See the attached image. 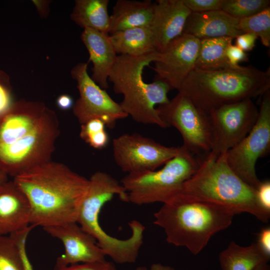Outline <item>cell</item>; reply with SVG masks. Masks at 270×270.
I'll use <instances>...</instances> for the list:
<instances>
[{
    "label": "cell",
    "mask_w": 270,
    "mask_h": 270,
    "mask_svg": "<svg viewBox=\"0 0 270 270\" xmlns=\"http://www.w3.org/2000/svg\"><path fill=\"white\" fill-rule=\"evenodd\" d=\"M12 180L30 204V225L44 228L77 222L88 179L64 164L50 160L19 174Z\"/></svg>",
    "instance_id": "6da1fadb"
},
{
    "label": "cell",
    "mask_w": 270,
    "mask_h": 270,
    "mask_svg": "<svg viewBox=\"0 0 270 270\" xmlns=\"http://www.w3.org/2000/svg\"><path fill=\"white\" fill-rule=\"evenodd\" d=\"M236 214L227 207L178 193L154 213V224L163 229L168 243L196 255L212 236L232 224Z\"/></svg>",
    "instance_id": "7a4b0ae2"
},
{
    "label": "cell",
    "mask_w": 270,
    "mask_h": 270,
    "mask_svg": "<svg viewBox=\"0 0 270 270\" xmlns=\"http://www.w3.org/2000/svg\"><path fill=\"white\" fill-rule=\"evenodd\" d=\"M226 152H210L205 156L195 173L183 184L178 193L190 199L227 207L236 214H250L267 222L270 214L258 204L256 189L232 170L227 163Z\"/></svg>",
    "instance_id": "3957f363"
},
{
    "label": "cell",
    "mask_w": 270,
    "mask_h": 270,
    "mask_svg": "<svg viewBox=\"0 0 270 270\" xmlns=\"http://www.w3.org/2000/svg\"><path fill=\"white\" fill-rule=\"evenodd\" d=\"M270 88V68L239 65L217 70L194 68L178 91L208 114L222 105L262 96Z\"/></svg>",
    "instance_id": "277c9868"
},
{
    "label": "cell",
    "mask_w": 270,
    "mask_h": 270,
    "mask_svg": "<svg viewBox=\"0 0 270 270\" xmlns=\"http://www.w3.org/2000/svg\"><path fill=\"white\" fill-rule=\"evenodd\" d=\"M159 55L154 51L140 56H118L108 81L112 84L114 92L123 96L120 104L128 116L138 123L166 128L170 126L160 118L156 106L169 102L168 94L171 89L161 80L146 82L142 76L144 68Z\"/></svg>",
    "instance_id": "5b68a950"
},
{
    "label": "cell",
    "mask_w": 270,
    "mask_h": 270,
    "mask_svg": "<svg viewBox=\"0 0 270 270\" xmlns=\"http://www.w3.org/2000/svg\"><path fill=\"white\" fill-rule=\"evenodd\" d=\"M88 180V188L80 206L77 223L94 238L106 256L114 262L118 264L134 262L143 244L144 227L138 224H132L130 236L121 240L108 234L99 222L102 208L114 196L128 202L125 189L121 183L105 172H96Z\"/></svg>",
    "instance_id": "8992f818"
},
{
    "label": "cell",
    "mask_w": 270,
    "mask_h": 270,
    "mask_svg": "<svg viewBox=\"0 0 270 270\" xmlns=\"http://www.w3.org/2000/svg\"><path fill=\"white\" fill-rule=\"evenodd\" d=\"M200 162L184 146L159 170L128 174L121 180L128 202L137 205L166 202L178 194Z\"/></svg>",
    "instance_id": "52a82bcc"
},
{
    "label": "cell",
    "mask_w": 270,
    "mask_h": 270,
    "mask_svg": "<svg viewBox=\"0 0 270 270\" xmlns=\"http://www.w3.org/2000/svg\"><path fill=\"white\" fill-rule=\"evenodd\" d=\"M60 124L56 112L46 107L40 120L28 133L14 142L0 144V164L14 178L51 160Z\"/></svg>",
    "instance_id": "ba28073f"
},
{
    "label": "cell",
    "mask_w": 270,
    "mask_h": 270,
    "mask_svg": "<svg viewBox=\"0 0 270 270\" xmlns=\"http://www.w3.org/2000/svg\"><path fill=\"white\" fill-rule=\"evenodd\" d=\"M156 110L162 121L178 131L182 146L192 154L206 156L211 152L212 134L208 115L188 97L178 92L168 104L158 106Z\"/></svg>",
    "instance_id": "9c48e42d"
},
{
    "label": "cell",
    "mask_w": 270,
    "mask_h": 270,
    "mask_svg": "<svg viewBox=\"0 0 270 270\" xmlns=\"http://www.w3.org/2000/svg\"><path fill=\"white\" fill-rule=\"evenodd\" d=\"M270 150V92L262 95L257 121L250 132L226 152L228 165L244 182L256 189L261 181L256 176L258 160Z\"/></svg>",
    "instance_id": "30bf717a"
},
{
    "label": "cell",
    "mask_w": 270,
    "mask_h": 270,
    "mask_svg": "<svg viewBox=\"0 0 270 270\" xmlns=\"http://www.w3.org/2000/svg\"><path fill=\"white\" fill-rule=\"evenodd\" d=\"M180 146H166L139 134H124L112 141L116 164L128 174L152 171L179 152Z\"/></svg>",
    "instance_id": "8fae6325"
},
{
    "label": "cell",
    "mask_w": 270,
    "mask_h": 270,
    "mask_svg": "<svg viewBox=\"0 0 270 270\" xmlns=\"http://www.w3.org/2000/svg\"><path fill=\"white\" fill-rule=\"evenodd\" d=\"M212 134L211 152H226L240 142L252 130L258 110L252 99L226 104L208 114Z\"/></svg>",
    "instance_id": "7c38bea8"
},
{
    "label": "cell",
    "mask_w": 270,
    "mask_h": 270,
    "mask_svg": "<svg viewBox=\"0 0 270 270\" xmlns=\"http://www.w3.org/2000/svg\"><path fill=\"white\" fill-rule=\"evenodd\" d=\"M87 62H80L73 67L71 76L76 81L80 97L72 107L73 113L82 124L89 120H102L112 128L116 122L128 116L120 104L114 101L105 90L90 76Z\"/></svg>",
    "instance_id": "4fadbf2b"
},
{
    "label": "cell",
    "mask_w": 270,
    "mask_h": 270,
    "mask_svg": "<svg viewBox=\"0 0 270 270\" xmlns=\"http://www.w3.org/2000/svg\"><path fill=\"white\" fill-rule=\"evenodd\" d=\"M200 40L188 34L172 42L154 62L155 80H161L178 90L195 68Z\"/></svg>",
    "instance_id": "5bb4252c"
},
{
    "label": "cell",
    "mask_w": 270,
    "mask_h": 270,
    "mask_svg": "<svg viewBox=\"0 0 270 270\" xmlns=\"http://www.w3.org/2000/svg\"><path fill=\"white\" fill-rule=\"evenodd\" d=\"M43 228L64 244V252L58 258L56 266H66L106 260V256L94 238L77 222L48 226Z\"/></svg>",
    "instance_id": "9a60e30c"
},
{
    "label": "cell",
    "mask_w": 270,
    "mask_h": 270,
    "mask_svg": "<svg viewBox=\"0 0 270 270\" xmlns=\"http://www.w3.org/2000/svg\"><path fill=\"white\" fill-rule=\"evenodd\" d=\"M190 13L182 0H158L154 2L150 27L154 46L158 52H162L172 42L183 34Z\"/></svg>",
    "instance_id": "2e32d148"
},
{
    "label": "cell",
    "mask_w": 270,
    "mask_h": 270,
    "mask_svg": "<svg viewBox=\"0 0 270 270\" xmlns=\"http://www.w3.org/2000/svg\"><path fill=\"white\" fill-rule=\"evenodd\" d=\"M46 106L42 102L20 100L0 114V144L12 143L36 124Z\"/></svg>",
    "instance_id": "e0dca14e"
},
{
    "label": "cell",
    "mask_w": 270,
    "mask_h": 270,
    "mask_svg": "<svg viewBox=\"0 0 270 270\" xmlns=\"http://www.w3.org/2000/svg\"><path fill=\"white\" fill-rule=\"evenodd\" d=\"M31 208L24 192L13 180L0 185V236L10 235L30 226Z\"/></svg>",
    "instance_id": "ac0fdd59"
},
{
    "label": "cell",
    "mask_w": 270,
    "mask_h": 270,
    "mask_svg": "<svg viewBox=\"0 0 270 270\" xmlns=\"http://www.w3.org/2000/svg\"><path fill=\"white\" fill-rule=\"evenodd\" d=\"M239 19L222 10L205 12H191L186 22L183 34L200 40L219 37L235 38L244 32L237 28Z\"/></svg>",
    "instance_id": "d6986e66"
},
{
    "label": "cell",
    "mask_w": 270,
    "mask_h": 270,
    "mask_svg": "<svg viewBox=\"0 0 270 270\" xmlns=\"http://www.w3.org/2000/svg\"><path fill=\"white\" fill-rule=\"evenodd\" d=\"M81 40L93 64L91 78L102 89L108 88V76L118 56L109 40V34L85 28Z\"/></svg>",
    "instance_id": "ffe728a7"
},
{
    "label": "cell",
    "mask_w": 270,
    "mask_h": 270,
    "mask_svg": "<svg viewBox=\"0 0 270 270\" xmlns=\"http://www.w3.org/2000/svg\"><path fill=\"white\" fill-rule=\"evenodd\" d=\"M154 7V2L150 0H117L110 16L108 34L133 28L150 26Z\"/></svg>",
    "instance_id": "44dd1931"
},
{
    "label": "cell",
    "mask_w": 270,
    "mask_h": 270,
    "mask_svg": "<svg viewBox=\"0 0 270 270\" xmlns=\"http://www.w3.org/2000/svg\"><path fill=\"white\" fill-rule=\"evenodd\" d=\"M270 258L257 242L244 246L234 241L218 256L222 270H254L260 264L268 263Z\"/></svg>",
    "instance_id": "7402d4cb"
},
{
    "label": "cell",
    "mask_w": 270,
    "mask_h": 270,
    "mask_svg": "<svg viewBox=\"0 0 270 270\" xmlns=\"http://www.w3.org/2000/svg\"><path fill=\"white\" fill-rule=\"evenodd\" d=\"M115 51L120 55L140 56L156 51L154 48L150 26L133 28L109 35Z\"/></svg>",
    "instance_id": "603a6c76"
},
{
    "label": "cell",
    "mask_w": 270,
    "mask_h": 270,
    "mask_svg": "<svg viewBox=\"0 0 270 270\" xmlns=\"http://www.w3.org/2000/svg\"><path fill=\"white\" fill-rule=\"evenodd\" d=\"M108 0H76L71 19L79 26L108 34Z\"/></svg>",
    "instance_id": "cb8c5ba5"
},
{
    "label": "cell",
    "mask_w": 270,
    "mask_h": 270,
    "mask_svg": "<svg viewBox=\"0 0 270 270\" xmlns=\"http://www.w3.org/2000/svg\"><path fill=\"white\" fill-rule=\"evenodd\" d=\"M233 38L224 36L200 40V48L195 68L204 70H217L232 67L226 50Z\"/></svg>",
    "instance_id": "d4e9b609"
},
{
    "label": "cell",
    "mask_w": 270,
    "mask_h": 270,
    "mask_svg": "<svg viewBox=\"0 0 270 270\" xmlns=\"http://www.w3.org/2000/svg\"><path fill=\"white\" fill-rule=\"evenodd\" d=\"M237 28L260 38L262 44L270 46V7L252 16L239 19Z\"/></svg>",
    "instance_id": "484cf974"
},
{
    "label": "cell",
    "mask_w": 270,
    "mask_h": 270,
    "mask_svg": "<svg viewBox=\"0 0 270 270\" xmlns=\"http://www.w3.org/2000/svg\"><path fill=\"white\" fill-rule=\"evenodd\" d=\"M270 4L269 0H222L220 10L240 19L264 10L270 7Z\"/></svg>",
    "instance_id": "4316f807"
},
{
    "label": "cell",
    "mask_w": 270,
    "mask_h": 270,
    "mask_svg": "<svg viewBox=\"0 0 270 270\" xmlns=\"http://www.w3.org/2000/svg\"><path fill=\"white\" fill-rule=\"evenodd\" d=\"M0 270H24L18 246L10 234L0 236Z\"/></svg>",
    "instance_id": "83f0119b"
},
{
    "label": "cell",
    "mask_w": 270,
    "mask_h": 270,
    "mask_svg": "<svg viewBox=\"0 0 270 270\" xmlns=\"http://www.w3.org/2000/svg\"><path fill=\"white\" fill-rule=\"evenodd\" d=\"M106 126L100 119L89 120L81 124L80 136L90 146L96 149L103 148L106 146L109 140Z\"/></svg>",
    "instance_id": "f1b7e54d"
},
{
    "label": "cell",
    "mask_w": 270,
    "mask_h": 270,
    "mask_svg": "<svg viewBox=\"0 0 270 270\" xmlns=\"http://www.w3.org/2000/svg\"><path fill=\"white\" fill-rule=\"evenodd\" d=\"M14 102L10 77L0 70V114L8 110Z\"/></svg>",
    "instance_id": "f546056e"
},
{
    "label": "cell",
    "mask_w": 270,
    "mask_h": 270,
    "mask_svg": "<svg viewBox=\"0 0 270 270\" xmlns=\"http://www.w3.org/2000/svg\"><path fill=\"white\" fill-rule=\"evenodd\" d=\"M191 12H205L220 10L222 0H182Z\"/></svg>",
    "instance_id": "4dcf8cb0"
},
{
    "label": "cell",
    "mask_w": 270,
    "mask_h": 270,
    "mask_svg": "<svg viewBox=\"0 0 270 270\" xmlns=\"http://www.w3.org/2000/svg\"><path fill=\"white\" fill-rule=\"evenodd\" d=\"M55 270H117L112 262L104 260L100 262L81 263L66 266H56Z\"/></svg>",
    "instance_id": "1f68e13d"
},
{
    "label": "cell",
    "mask_w": 270,
    "mask_h": 270,
    "mask_svg": "<svg viewBox=\"0 0 270 270\" xmlns=\"http://www.w3.org/2000/svg\"><path fill=\"white\" fill-rule=\"evenodd\" d=\"M34 228L32 226L30 225L22 230L10 234L15 239L18 246L23 260L24 270H34L26 250V239L29 233Z\"/></svg>",
    "instance_id": "d6a6232c"
},
{
    "label": "cell",
    "mask_w": 270,
    "mask_h": 270,
    "mask_svg": "<svg viewBox=\"0 0 270 270\" xmlns=\"http://www.w3.org/2000/svg\"><path fill=\"white\" fill-rule=\"evenodd\" d=\"M258 202L262 208L270 214V182H261L256 189Z\"/></svg>",
    "instance_id": "836d02e7"
},
{
    "label": "cell",
    "mask_w": 270,
    "mask_h": 270,
    "mask_svg": "<svg viewBox=\"0 0 270 270\" xmlns=\"http://www.w3.org/2000/svg\"><path fill=\"white\" fill-rule=\"evenodd\" d=\"M226 56L232 67H236L239 66V62L248 60L246 53L232 44L226 49Z\"/></svg>",
    "instance_id": "e575fe53"
},
{
    "label": "cell",
    "mask_w": 270,
    "mask_h": 270,
    "mask_svg": "<svg viewBox=\"0 0 270 270\" xmlns=\"http://www.w3.org/2000/svg\"><path fill=\"white\" fill-rule=\"evenodd\" d=\"M235 38L236 46L244 52L252 50L256 46L257 36L250 32H244Z\"/></svg>",
    "instance_id": "d590c367"
},
{
    "label": "cell",
    "mask_w": 270,
    "mask_h": 270,
    "mask_svg": "<svg viewBox=\"0 0 270 270\" xmlns=\"http://www.w3.org/2000/svg\"><path fill=\"white\" fill-rule=\"evenodd\" d=\"M262 250L270 256V228L266 227L262 228L258 235L256 242Z\"/></svg>",
    "instance_id": "8d00e7d4"
},
{
    "label": "cell",
    "mask_w": 270,
    "mask_h": 270,
    "mask_svg": "<svg viewBox=\"0 0 270 270\" xmlns=\"http://www.w3.org/2000/svg\"><path fill=\"white\" fill-rule=\"evenodd\" d=\"M32 3L34 4L38 12L42 18H46L50 12V0H33Z\"/></svg>",
    "instance_id": "74e56055"
},
{
    "label": "cell",
    "mask_w": 270,
    "mask_h": 270,
    "mask_svg": "<svg viewBox=\"0 0 270 270\" xmlns=\"http://www.w3.org/2000/svg\"><path fill=\"white\" fill-rule=\"evenodd\" d=\"M56 104L61 110H66L73 107L74 101L72 98L66 94L60 96L56 100Z\"/></svg>",
    "instance_id": "f35d334b"
},
{
    "label": "cell",
    "mask_w": 270,
    "mask_h": 270,
    "mask_svg": "<svg viewBox=\"0 0 270 270\" xmlns=\"http://www.w3.org/2000/svg\"><path fill=\"white\" fill-rule=\"evenodd\" d=\"M134 270H175L174 268L168 266L164 265L160 263H155L150 267L140 266L137 267Z\"/></svg>",
    "instance_id": "ab89813d"
},
{
    "label": "cell",
    "mask_w": 270,
    "mask_h": 270,
    "mask_svg": "<svg viewBox=\"0 0 270 270\" xmlns=\"http://www.w3.org/2000/svg\"><path fill=\"white\" fill-rule=\"evenodd\" d=\"M8 174L0 164V185L8 180Z\"/></svg>",
    "instance_id": "60d3db41"
},
{
    "label": "cell",
    "mask_w": 270,
    "mask_h": 270,
    "mask_svg": "<svg viewBox=\"0 0 270 270\" xmlns=\"http://www.w3.org/2000/svg\"><path fill=\"white\" fill-rule=\"evenodd\" d=\"M254 270H270V268L268 263H265L259 265Z\"/></svg>",
    "instance_id": "b9f144b4"
}]
</instances>
